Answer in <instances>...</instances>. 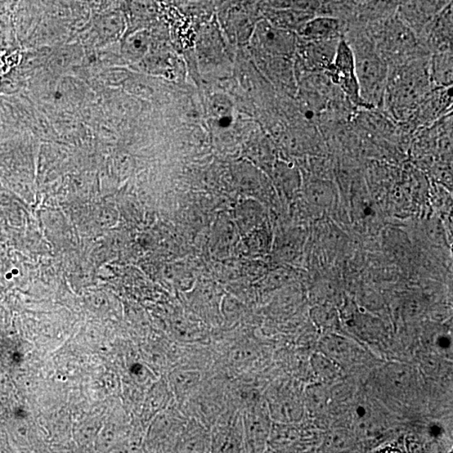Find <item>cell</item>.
Segmentation results:
<instances>
[{"label": "cell", "instance_id": "8", "mask_svg": "<svg viewBox=\"0 0 453 453\" xmlns=\"http://www.w3.org/2000/svg\"><path fill=\"white\" fill-rule=\"evenodd\" d=\"M452 87L433 88L417 107L412 116L419 119H430L444 115L452 106Z\"/></svg>", "mask_w": 453, "mask_h": 453}, {"label": "cell", "instance_id": "3", "mask_svg": "<svg viewBox=\"0 0 453 453\" xmlns=\"http://www.w3.org/2000/svg\"><path fill=\"white\" fill-rule=\"evenodd\" d=\"M360 26L389 67L430 55L397 12Z\"/></svg>", "mask_w": 453, "mask_h": 453}, {"label": "cell", "instance_id": "1", "mask_svg": "<svg viewBox=\"0 0 453 453\" xmlns=\"http://www.w3.org/2000/svg\"><path fill=\"white\" fill-rule=\"evenodd\" d=\"M430 56L389 67L382 107L394 118H410L433 88L429 73Z\"/></svg>", "mask_w": 453, "mask_h": 453}, {"label": "cell", "instance_id": "4", "mask_svg": "<svg viewBox=\"0 0 453 453\" xmlns=\"http://www.w3.org/2000/svg\"><path fill=\"white\" fill-rule=\"evenodd\" d=\"M324 73L340 89L350 105L369 110L362 100L352 48L343 37L339 40L333 64Z\"/></svg>", "mask_w": 453, "mask_h": 453}, {"label": "cell", "instance_id": "11", "mask_svg": "<svg viewBox=\"0 0 453 453\" xmlns=\"http://www.w3.org/2000/svg\"><path fill=\"white\" fill-rule=\"evenodd\" d=\"M267 16L270 19L269 22L272 25H278L281 28L286 27L287 29L293 28L300 30L309 20L317 15L311 11L294 10V8H271Z\"/></svg>", "mask_w": 453, "mask_h": 453}, {"label": "cell", "instance_id": "9", "mask_svg": "<svg viewBox=\"0 0 453 453\" xmlns=\"http://www.w3.org/2000/svg\"><path fill=\"white\" fill-rule=\"evenodd\" d=\"M452 50L430 54L429 73L433 88H450L453 83Z\"/></svg>", "mask_w": 453, "mask_h": 453}, {"label": "cell", "instance_id": "16", "mask_svg": "<svg viewBox=\"0 0 453 453\" xmlns=\"http://www.w3.org/2000/svg\"><path fill=\"white\" fill-rule=\"evenodd\" d=\"M326 444L331 449H334L335 451L344 449L347 444L346 437L343 434L335 433L329 437Z\"/></svg>", "mask_w": 453, "mask_h": 453}, {"label": "cell", "instance_id": "7", "mask_svg": "<svg viewBox=\"0 0 453 453\" xmlns=\"http://www.w3.org/2000/svg\"><path fill=\"white\" fill-rule=\"evenodd\" d=\"M346 21L326 16H315L300 29V33L308 42H326L339 40L347 33Z\"/></svg>", "mask_w": 453, "mask_h": 453}, {"label": "cell", "instance_id": "10", "mask_svg": "<svg viewBox=\"0 0 453 453\" xmlns=\"http://www.w3.org/2000/svg\"><path fill=\"white\" fill-rule=\"evenodd\" d=\"M340 40V39H339ZM339 40L308 42V64L316 73H325L333 64Z\"/></svg>", "mask_w": 453, "mask_h": 453}, {"label": "cell", "instance_id": "13", "mask_svg": "<svg viewBox=\"0 0 453 453\" xmlns=\"http://www.w3.org/2000/svg\"><path fill=\"white\" fill-rule=\"evenodd\" d=\"M250 417L251 418L248 420V425H247V428H248L247 434L251 440H259L266 435V428L262 424L263 421L257 416Z\"/></svg>", "mask_w": 453, "mask_h": 453}, {"label": "cell", "instance_id": "6", "mask_svg": "<svg viewBox=\"0 0 453 453\" xmlns=\"http://www.w3.org/2000/svg\"><path fill=\"white\" fill-rule=\"evenodd\" d=\"M452 0H408L397 8V13L419 35L439 12Z\"/></svg>", "mask_w": 453, "mask_h": 453}, {"label": "cell", "instance_id": "2", "mask_svg": "<svg viewBox=\"0 0 453 453\" xmlns=\"http://www.w3.org/2000/svg\"><path fill=\"white\" fill-rule=\"evenodd\" d=\"M343 38L351 47L362 100L367 110L382 107L389 66L360 26L350 27Z\"/></svg>", "mask_w": 453, "mask_h": 453}, {"label": "cell", "instance_id": "14", "mask_svg": "<svg viewBox=\"0 0 453 453\" xmlns=\"http://www.w3.org/2000/svg\"><path fill=\"white\" fill-rule=\"evenodd\" d=\"M326 348L331 355L335 358H343L348 352V343L342 339H329L326 343Z\"/></svg>", "mask_w": 453, "mask_h": 453}, {"label": "cell", "instance_id": "17", "mask_svg": "<svg viewBox=\"0 0 453 453\" xmlns=\"http://www.w3.org/2000/svg\"><path fill=\"white\" fill-rule=\"evenodd\" d=\"M312 396H312V402L318 406H322V404L325 402L324 393L317 392V389H316V394L313 393Z\"/></svg>", "mask_w": 453, "mask_h": 453}, {"label": "cell", "instance_id": "15", "mask_svg": "<svg viewBox=\"0 0 453 453\" xmlns=\"http://www.w3.org/2000/svg\"><path fill=\"white\" fill-rule=\"evenodd\" d=\"M314 367L318 374L322 375V377H334L333 375L336 374L335 367L327 358L316 357L315 361H314Z\"/></svg>", "mask_w": 453, "mask_h": 453}, {"label": "cell", "instance_id": "5", "mask_svg": "<svg viewBox=\"0 0 453 453\" xmlns=\"http://www.w3.org/2000/svg\"><path fill=\"white\" fill-rule=\"evenodd\" d=\"M452 2L439 12L418 37L430 54L452 50Z\"/></svg>", "mask_w": 453, "mask_h": 453}, {"label": "cell", "instance_id": "12", "mask_svg": "<svg viewBox=\"0 0 453 453\" xmlns=\"http://www.w3.org/2000/svg\"><path fill=\"white\" fill-rule=\"evenodd\" d=\"M387 378L394 388L404 389L409 384L411 372L407 367L401 365L389 366L387 370Z\"/></svg>", "mask_w": 453, "mask_h": 453}]
</instances>
